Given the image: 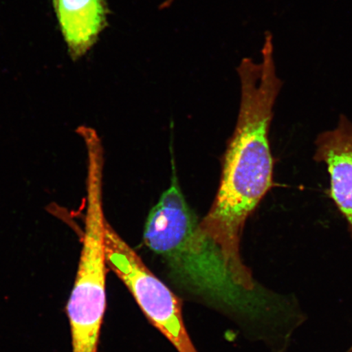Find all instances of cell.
I'll return each mask as SVG.
<instances>
[{
  "label": "cell",
  "mask_w": 352,
  "mask_h": 352,
  "mask_svg": "<svg viewBox=\"0 0 352 352\" xmlns=\"http://www.w3.org/2000/svg\"><path fill=\"white\" fill-rule=\"evenodd\" d=\"M314 160L323 164L329 179V196L344 218L352 241V121L341 114L331 129L314 140Z\"/></svg>",
  "instance_id": "5b68a950"
},
{
  "label": "cell",
  "mask_w": 352,
  "mask_h": 352,
  "mask_svg": "<svg viewBox=\"0 0 352 352\" xmlns=\"http://www.w3.org/2000/svg\"><path fill=\"white\" fill-rule=\"evenodd\" d=\"M61 30L73 59L86 54L107 25L103 0H54Z\"/></svg>",
  "instance_id": "8992f818"
},
{
  "label": "cell",
  "mask_w": 352,
  "mask_h": 352,
  "mask_svg": "<svg viewBox=\"0 0 352 352\" xmlns=\"http://www.w3.org/2000/svg\"><path fill=\"white\" fill-rule=\"evenodd\" d=\"M103 166H87V212L82 249L74 288L67 303L73 352H98L107 308L105 219L103 210Z\"/></svg>",
  "instance_id": "3957f363"
},
{
  "label": "cell",
  "mask_w": 352,
  "mask_h": 352,
  "mask_svg": "<svg viewBox=\"0 0 352 352\" xmlns=\"http://www.w3.org/2000/svg\"><path fill=\"white\" fill-rule=\"evenodd\" d=\"M272 38L267 32L261 63L244 58L237 67L241 103L236 129L224 154L217 196L201 222L239 278L250 274L241 254L245 224L274 186L270 132L283 81L276 73Z\"/></svg>",
  "instance_id": "7a4b0ae2"
},
{
  "label": "cell",
  "mask_w": 352,
  "mask_h": 352,
  "mask_svg": "<svg viewBox=\"0 0 352 352\" xmlns=\"http://www.w3.org/2000/svg\"><path fill=\"white\" fill-rule=\"evenodd\" d=\"M345 352H352V345Z\"/></svg>",
  "instance_id": "52a82bcc"
},
{
  "label": "cell",
  "mask_w": 352,
  "mask_h": 352,
  "mask_svg": "<svg viewBox=\"0 0 352 352\" xmlns=\"http://www.w3.org/2000/svg\"><path fill=\"white\" fill-rule=\"evenodd\" d=\"M104 252L107 266L130 290L153 327L178 352H198L188 336L178 297L148 270L108 221L105 223Z\"/></svg>",
  "instance_id": "277c9868"
},
{
  "label": "cell",
  "mask_w": 352,
  "mask_h": 352,
  "mask_svg": "<svg viewBox=\"0 0 352 352\" xmlns=\"http://www.w3.org/2000/svg\"><path fill=\"white\" fill-rule=\"evenodd\" d=\"M144 242L184 287L256 325L272 352H287L307 320L294 294L265 286L250 290L239 283L223 250L189 208L175 175L149 212Z\"/></svg>",
  "instance_id": "6da1fadb"
}]
</instances>
